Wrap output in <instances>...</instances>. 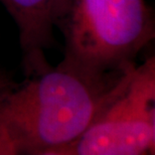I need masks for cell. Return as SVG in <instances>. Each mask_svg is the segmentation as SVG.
Segmentation results:
<instances>
[{
  "label": "cell",
  "mask_w": 155,
  "mask_h": 155,
  "mask_svg": "<svg viewBox=\"0 0 155 155\" xmlns=\"http://www.w3.org/2000/svg\"><path fill=\"white\" fill-rule=\"evenodd\" d=\"M126 70H96L64 55L54 69L12 86L0 96V155H55L86 131Z\"/></svg>",
  "instance_id": "1"
},
{
  "label": "cell",
  "mask_w": 155,
  "mask_h": 155,
  "mask_svg": "<svg viewBox=\"0 0 155 155\" xmlns=\"http://www.w3.org/2000/svg\"><path fill=\"white\" fill-rule=\"evenodd\" d=\"M52 23L64 38V55L100 71L135 64L154 38L148 0H54Z\"/></svg>",
  "instance_id": "2"
},
{
  "label": "cell",
  "mask_w": 155,
  "mask_h": 155,
  "mask_svg": "<svg viewBox=\"0 0 155 155\" xmlns=\"http://www.w3.org/2000/svg\"><path fill=\"white\" fill-rule=\"evenodd\" d=\"M155 146V61L128 68L86 131L55 155H143Z\"/></svg>",
  "instance_id": "3"
},
{
  "label": "cell",
  "mask_w": 155,
  "mask_h": 155,
  "mask_svg": "<svg viewBox=\"0 0 155 155\" xmlns=\"http://www.w3.org/2000/svg\"><path fill=\"white\" fill-rule=\"evenodd\" d=\"M13 18L27 71L38 75L48 69L45 51L54 45V0H0Z\"/></svg>",
  "instance_id": "4"
},
{
  "label": "cell",
  "mask_w": 155,
  "mask_h": 155,
  "mask_svg": "<svg viewBox=\"0 0 155 155\" xmlns=\"http://www.w3.org/2000/svg\"><path fill=\"white\" fill-rule=\"evenodd\" d=\"M15 84H13L10 80H8L4 75H2L0 73V96L11 88L12 86H14Z\"/></svg>",
  "instance_id": "5"
}]
</instances>
